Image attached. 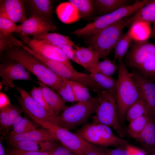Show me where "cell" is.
Masks as SVG:
<instances>
[{
	"instance_id": "cell-1",
	"label": "cell",
	"mask_w": 155,
	"mask_h": 155,
	"mask_svg": "<svg viewBox=\"0 0 155 155\" xmlns=\"http://www.w3.org/2000/svg\"><path fill=\"white\" fill-rule=\"evenodd\" d=\"M1 55L4 61L11 60L20 63L34 74L37 80L55 90L65 79L21 47L16 46L9 49Z\"/></svg>"
},
{
	"instance_id": "cell-2",
	"label": "cell",
	"mask_w": 155,
	"mask_h": 155,
	"mask_svg": "<svg viewBox=\"0 0 155 155\" xmlns=\"http://www.w3.org/2000/svg\"><path fill=\"white\" fill-rule=\"evenodd\" d=\"M118 66L115 95L118 116L122 124L129 108L142 98L132 73L128 71L122 62L119 63Z\"/></svg>"
},
{
	"instance_id": "cell-3",
	"label": "cell",
	"mask_w": 155,
	"mask_h": 155,
	"mask_svg": "<svg viewBox=\"0 0 155 155\" xmlns=\"http://www.w3.org/2000/svg\"><path fill=\"white\" fill-rule=\"evenodd\" d=\"M133 23L132 17L124 18L91 36L89 46L98 54L99 58L106 59L123 35V30Z\"/></svg>"
},
{
	"instance_id": "cell-4",
	"label": "cell",
	"mask_w": 155,
	"mask_h": 155,
	"mask_svg": "<svg viewBox=\"0 0 155 155\" xmlns=\"http://www.w3.org/2000/svg\"><path fill=\"white\" fill-rule=\"evenodd\" d=\"M98 100L92 123L106 125L115 130L120 137L125 136V131L118 113L115 93L103 90L97 94Z\"/></svg>"
},
{
	"instance_id": "cell-5",
	"label": "cell",
	"mask_w": 155,
	"mask_h": 155,
	"mask_svg": "<svg viewBox=\"0 0 155 155\" xmlns=\"http://www.w3.org/2000/svg\"><path fill=\"white\" fill-rule=\"evenodd\" d=\"M150 1L148 0L136 1L132 5L99 16L92 22L74 31L72 34L78 36H91L124 18L135 14Z\"/></svg>"
},
{
	"instance_id": "cell-6",
	"label": "cell",
	"mask_w": 155,
	"mask_h": 155,
	"mask_svg": "<svg viewBox=\"0 0 155 155\" xmlns=\"http://www.w3.org/2000/svg\"><path fill=\"white\" fill-rule=\"evenodd\" d=\"M98 100L97 96L87 101L67 106L58 116L59 126L69 130L86 124L94 113Z\"/></svg>"
},
{
	"instance_id": "cell-7",
	"label": "cell",
	"mask_w": 155,
	"mask_h": 155,
	"mask_svg": "<svg viewBox=\"0 0 155 155\" xmlns=\"http://www.w3.org/2000/svg\"><path fill=\"white\" fill-rule=\"evenodd\" d=\"M75 133L86 142L103 147H117L128 144L126 140L116 135L111 128L100 124L86 123Z\"/></svg>"
},
{
	"instance_id": "cell-8",
	"label": "cell",
	"mask_w": 155,
	"mask_h": 155,
	"mask_svg": "<svg viewBox=\"0 0 155 155\" xmlns=\"http://www.w3.org/2000/svg\"><path fill=\"white\" fill-rule=\"evenodd\" d=\"M20 94L14 95L23 112L34 122L44 121L59 125L58 117L53 114L36 102L24 89L15 85Z\"/></svg>"
},
{
	"instance_id": "cell-9",
	"label": "cell",
	"mask_w": 155,
	"mask_h": 155,
	"mask_svg": "<svg viewBox=\"0 0 155 155\" xmlns=\"http://www.w3.org/2000/svg\"><path fill=\"white\" fill-rule=\"evenodd\" d=\"M35 123L53 133L61 144L77 155H83L88 142L76 133L48 122L36 121Z\"/></svg>"
},
{
	"instance_id": "cell-10",
	"label": "cell",
	"mask_w": 155,
	"mask_h": 155,
	"mask_svg": "<svg viewBox=\"0 0 155 155\" xmlns=\"http://www.w3.org/2000/svg\"><path fill=\"white\" fill-rule=\"evenodd\" d=\"M20 34V37L22 42L34 52L46 58L61 63L71 68H73L70 60L57 46Z\"/></svg>"
},
{
	"instance_id": "cell-11",
	"label": "cell",
	"mask_w": 155,
	"mask_h": 155,
	"mask_svg": "<svg viewBox=\"0 0 155 155\" xmlns=\"http://www.w3.org/2000/svg\"><path fill=\"white\" fill-rule=\"evenodd\" d=\"M0 90L4 87L7 91L10 88H14L13 81L16 80H32L28 71L22 65L11 60H5L0 65Z\"/></svg>"
},
{
	"instance_id": "cell-12",
	"label": "cell",
	"mask_w": 155,
	"mask_h": 155,
	"mask_svg": "<svg viewBox=\"0 0 155 155\" xmlns=\"http://www.w3.org/2000/svg\"><path fill=\"white\" fill-rule=\"evenodd\" d=\"M155 55V44L146 40L136 41L129 50L127 59L129 65L138 69Z\"/></svg>"
},
{
	"instance_id": "cell-13",
	"label": "cell",
	"mask_w": 155,
	"mask_h": 155,
	"mask_svg": "<svg viewBox=\"0 0 155 155\" xmlns=\"http://www.w3.org/2000/svg\"><path fill=\"white\" fill-rule=\"evenodd\" d=\"M134 80L141 92L142 99L155 121V84L140 72L132 73Z\"/></svg>"
},
{
	"instance_id": "cell-14",
	"label": "cell",
	"mask_w": 155,
	"mask_h": 155,
	"mask_svg": "<svg viewBox=\"0 0 155 155\" xmlns=\"http://www.w3.org/2000/svg\"><path fill=\"white\" fill-rule=\"evenodd\" d=\"M19 33L23 35L33 36L55 30V26L48 19L32 15L19 25Z\"/></svg>"
},
{
	"instance_id": "cell-15",
	"label": "cell",
	"mask_w": 155,
	"mask_h": 155,
	"mask_svg": "<svg viewBox=\"0 0 155 155\" xmlns=\"http://www.w3.org/2000/svg\"><path fill=\"white\" fill-rule=\"evenodd\" d=\"M24 1L5 0L0 5V17L8 18L16 23H22L27 19L24 5Z\"/></svg>"
},
{
	"instance_id": "cell-16",
	"label": "cell",
	"mask_w": 155,
	"mask_h": 155,
	"mask_svg": "<svg viewBox=\"0 0 155 155\" xmlns=\"http://www.w3.org/2000/svg\"><path fill=\"white\" fill-rule=\"evenodd\" d=\"M7 140L9 144L22 141H30L39 142L44 141H58L55 135L43 128L35 129L24 133L18 134L10 133Z\"/></svg>"
},
{
	"instance_id": "cell-17",
	"label": "cell",
	"mask_w": 155,
	"mask_h": 155,
	"mask_svg": "<svg viewBox=\"0 0 155 155\" xmlns=\"http://www.w3.org/2000/svg\"><path fill=\"white\" fill-rule=\"evenodd\" d=\"M36 82L41 88L48 106L54 114L58 117L67 106L66 102L55 90L38 80Z\"/></svg>"
},
{
	"instance_id": "cell-18",
	"label": "cell",
	"mask_w": 155,
	"mask_h": 155,
	"mask_svg": "<svg viewBox=\"0 0 155 155\" xmlns=\"http://www.w3.org/2000/svg\"><path fill=\"white\" fill-rule=\"evenodd\" d=\"M148 121L146 127L139 136L135 138L147 152L155 150V121L148 111Z\"/></svg>"
},
{
	"instance_id": "cell-19",
	"label": "cell",
	"mask_w": 155,
	"mask_h": 155,
	"mask_svg": "<svg viewBox=\"0 0 155 155\" xmlns=\"http://www.w3.org/2000/svg\"><path fill=\"white\" fill-rule=\"evenodd\" d=\"M56 13L59 20L65 24L76 22L81 16L76 7L69 1L60 4L56 8Z\"/></svg>"
},
{
	"instance_id": "cell-20",
	"label": "cell",
	"mask_w": 155,
	"mask_h": 155,
	"mask_svg": "<svg viewBox=\"0 0 155 155\" xmlns=\"http://www.w3.org/2000/svg\"><path fill=\"white\" fill-rule=\"evenodd\" d=\"M76 57L81 66L86 70L99 61L97 53L91 47H80L75 45Z\"/></svg>"
},
{
	"instance_id": "cell-21",
	"label": "cell",
	"mask_w": 155,
	"mask_h": 155,
	"mask_svg": "<svg viewBox=\"0 0 155 155\" xmlns=\"http://www.w3.org/2000/svg\"><path fill=\"white\" fill-rule=\"evenodd\" d=\"M28 2L33 15L47 19L51 15L53 6L51 0H28Z\"/></svg>"
},
{
	"instance_id": "cell-22",
	"label": "cell",
	"mask_w": 155,
	"mask_h": 155,
	"mask_svg": "<svg viewBox=\"0 0 155 155\" xmlns=\"http://www.w3.org/2000/svg\"><path fill=\"white\" fill-rule=\"evenodd\" d=\"M114 60H111L107 59L102 61H98L88 68L86 70L90 73H98L111 76L118 69Z\"/></svg>"
},
{
	"instance_id": "cell-23",
	"label": "cell",
	"mask_w": 155,
	"mask_h": 155,
	"mask_svg": "<svg viewBox=\"0 0 155 155\" xmlns=\"http://www.w3.org/2000/svg\"><path fill=\"white\" fill-rule=\"evenodd\" d=\"M132 17L133 23L141 21L150 24L152 22H154L155 21V0H150Z\"/></svg>"
},
{
	"instance_id": "cell-24",
	"label": "cell",
	"mask_w": 155,
	"mask_h": 155,
	"mask_svg": "<svg viewBox=\"0 0 155 155\" xmlns=\"http://www.w3.org/2000/svg\"><path fill=\"white\" fill-rule=\"evenodd\" d=\"M130 1L127 0H96L94 4L99 11L104 15L113 12L129 5Z\"/></svg>"
},
{
	"instance_id": "cell-25",
	"label": "cell",
	"mask_w": 155,
	"mask_h": 155,
	"mask_svg": "<svg viewBox=\"0 0 155 155\" xmlns=\"http://www.w3.org/2000/svg\"><path fill=\"white\" fill-rule=\"evenodd\" d=\"M129 28L133 39L136 41L146 40L151 34L150 24L144 22H133Z\"/></svg>"
},
{
	"instance_id": "cell-26",
	"label": "cell",
	"mask_w": 155,
	"mask_h": 155,
	"mask_svg": "<svg viewBox=\"0 0 155 155\" xmlns=\"http://www.w3.org/2000/svg\"><path fill=\"white\" fill-rule=\"evenodd\" d=\"M90 74L102 90L115 93L117 80L111 76L100 73H93Z\"/></svg>"
},
{
	"instance_id": "cell-27",
	"label": "cell",
	"mask_w": 155,
	"mask_h": 155,
	"mask_svg": "<svg viewBox=\"0 0 155 155\" xmlns=\"http://www.w3.org/2000/svg\"><path fill=\"white\" fill-rule=\"evenodd\" d=\"M133 39L130 28L119 40L114 48V59L119 63L122 62L123 58L127 52Z\"/></svg>"
},
{
	"instance_id": "cell-28",
	"label": "cell",
	"mask_w": 155,
	"mask_h": 155,
	"mask_svg": "<svg viewBox=\"0 0 155 155\" xmlns=\"http://www.w3.org/2000/svg\"><path fill=\"white\" fill-rule=\"evenodd\" d=\"M33 38L47 42L57 43L72 46L75 45L69 36L55 33H42L33 36Z\"/></svg>"
},
{
	"instance_id": "cell-29",
	"label": "cell",
	"mask_w": 155,
	"mask_h": 155,
	"mask_svg": "<svg viewBox=\"0 0 155 155\" xmlns=\"http://www.w3.org/2000/svg\"><path fill=\"white\" fill-rule=\"evenodd\" d=\"M39 125L27 117H22L20 115L14 120L13 125V130L10 133L12 134L24 133L36 129Z\"/></svg>"
},
{
	"instance_id": "cell-30",
	"label": "cell",
	"mask_w": 155,
	"mask_h": 155,
	"mask_svg": "<svg viewBox=\"0 0 155 155\" xmlns=\"http://www.w3.org/2000/svg\"><path fill=\"white\" fill-rule=\"evenodd\" d=\"M147 106L142 99H139L128 108L125 118L129 122L137 117L146 115L148 112Z\"/></svg>"
},
{
	"instance_id": "cell-31",
	"label": "cell",
	"mask_w": 155,
	"mask_h": 155,
	"mask_svg": "<svg viewBox=\"0 0 155 155\" xmlns=\"http://www.w3.org/2000/svg\"><path fill=\"white\" fill-rule=\"evenodd\" d=\"M148 112L146 115L137 117L129 122L128 131L133 138L140 135L147 125L148 121Z\"/></svg>"
},
{
	"instance_id": "cell-32",
	"label": "cell",
	"mask_w": 155,
	"mask_h": 155,
	"mask_svg": "<svg viewBox=\"0 0 155 155\" xmlns=\"http://www.w3.org/2000/svg\"><path fill=\"white\" fill-rule=\"evenodd\" d=\"M68 81L71 86L76 102H85L92 97L90 94L88 88L86 86L77 82Z\"/></svg>"
},
{
	"instance_id": "cell-33",
	"label": "cell",
	"mask_w": 155,
	"mask_h": 155,
	"mask_svg": "<svg viewBox=\"0 0 155 155\" xmlns=\"http://www.w3.org/2000/svg\"><path fill=\"white\" fill-rule=\"evenodd\" d=\"M19 32V25L8 18L0 17V36H5L14 32Z\"/></svg>"
},
{
	"instance_id": "cell-34",
	"label": "cell",
	"mask_w": 155,
	"mask_h": 155,
	"mask_svg": "<svg viewBox=\"0 0 155 155\" xmlns=\"http://www.w3.org/2000/svg\"><path fill=\"white\" fill-rule=\"evenodd\" d=\"M66 101L76 102L73 93L68 80L64 79L55 90Z\"/></svg>"
},
{
	"instance_id": "cell-35",
	"label": "cell",
	"mask_w": 155,
	"mask_h": 155,
	"mask_svg": "<svg viewBox=\"0 0 155 155\" xmlns=\"http://www.w3.org/2000/svg\"><path fill=\"white\" fill-rule=\"evenodd\" d=\"M78 10L80 16H87L92 13L93 1L90 0H70Z\"/></svg>"
},
{
	"instance_id": "cell-36",
	"label": "cell",
	"mask_w": 155,
	"mask_h": 155,
	"mask_svg": "<svg viewBox=\"0 0 155 155\" xmlns=\"http://www.w3.org/2000/svg\"><path fill=\"white\" fill-rule=\"evenodd\" d=\"M138 69L146 78L154 81L155 80V55L144 63Z\"/></svg>"
},
{
	"instance_id": "cell-37",
	"label": "cell",
	"mask_w": 155,
	"mask_h": 155,
	"mask_svg": "<svg viewBox=\"0 0 155 155\" xmlns=\"http://www.w3.org/2000/svg\"><path fill=\"white\" fill-rule=\"evenodd\" d=\"M12 148L29 151L41 152L38 142L30 141H22L10 144Z\"/></svg>"
},
{
	"instance_id": "cell-38",
	"label": "cell",
	"mask_w": 155,
	"mask_h": 155,
	"mask_svg": "<svg viewBox=\"0 0 155 155\" xmlns=\"http://www.w3.org/2000/svg\"><path fill=\"white\" fill-rule=\"evenodd\" d=\"M18 39L12 34L5 36H0V52L2 54L6 51L18 46L17 44Z\"/></svg>"
},
{
	"instance_id": "cell-39",
	"label": "cell",
	"mask_w": 155,
	"mask_h": 155,
	"mask_svg": "<svg viewBox=\"0 0 155 155\" xmlns=\"http://www.w3.org/2000/svg\"><path fill=\"white\" fill-rule=\"evenodd\" d=\"M29 94L36 102L51 113L54 115L46 102L42 88L40 86L37 87L34 86L30 91Z\"/></svg>"
},
{
	"instance_id": "cell-40",
	"label": "cell",
	"mask_w": 155,
	"mask_h": 155,
	"mask_svg": "<svg viewBox=\"0 0 155 155\" xmlns=\"http://www.w3.org/2000/svg\"><path fill=\"white\" fill-rule=\"evenodd\" d=\"M131 146L128 143L114 149H108L103 147V149L107 155H130Z\"/></svg>"
},
{
	"instance_id": "cell-41",
	"label": "cell",
	"mask_w": 155,
	"mask_h": 155,
	"mask_svg": "<svg viewBox=\"0 0 155 155\" xmlns=\"http://www.w3.org/2000/svg\"><path fill=\"white\" fill-rule=\"evenodd\" d=\"M49 43L55 45L59 47L63 51L67 57L70 60H72L74 62L81 66V63L76 57L75 49L73 48V46L57 43L51 42Z\"/></svg>"
},
{
	"instance_id": "cell-42",
	"label": "cell",
	"mask_w": 155,
	"mask_h": 155,
	"mask_svg": "<svg viewBox=\"0 0 155 155\" xmlns=\"http://www.w3.org/2000/svg\"><path fill=\"white\" fill-rule=\"evenodd\" d=\"M9 105L0 108V129L2 130H5L10 127L9 113Z\"/></svg>"
},
{
	"instance_id": "cell-43",
	"label": "cell",
	"mask_w": 155,
	"mask_h": 155,
	"mask_svg": "<svg viewBox=\"0 0 155 155\" xmlns=\"http://www.w3.org/2000/svg\"><path fill=\"white\" fill-rule=\"evenodd\" d=\"M58 141H44L37 142L41 152L48 153L51 155L60 144Z\"/></svg>"
},
{
	"instance_id": "cell-44",
	"label": "cell",
	"mask_w": 155,
	"mask_h": 155,
	"mask_svg": "<svg viewBox=\"0 0 155 155\" xmlns=\"http://www.w3.org/2000/svg\"><path fill=\"white\" fill-rule=\"evenodd\" d=\"M103 147L93 145L88 142L83 155H105Z\"/></svg>"
},
{
	"instance_id": "cell-45",
	"label": "cell",
	"mask_w": 155,
	"mask_h": 155,
	"mask_svg": "<svg viewBox=\"0 0 155 155\" xmlns=\"http://www.w3.org/2000/svg\"><path fill=\"white\" fill-rule=\"evenodd\" d=\"M8 155H51L46 152L39 151H29L12 148Z\"/></svg>"
},
{
	"instance_id": "cell-46",
	"label": "cell",
	"mask_w": 155,
	"mask_h": 155,
	"mask_svg": "<svg viewBox=\"0 0 155 155\" xmlns=\"http://www.w3.org/2000/svg\"><path fill=\"white\" fill-rule=\"evenodd\" d=\"M51 155H77L74 152L65 147L61 144Z\"/></svg>"
},
{
	"instance_id": "cell-47",
	"label": "cell",
	"mask_w": 155,
	"mask_h": 155,
	"mask_svg": "<svg viewBox=\"0 0 155 155\" xmlns=\"http://www.w3.org/2000/svg\"><path fill=\"white\" fill-rule=\"evenodd\" d=\"M10 104V101L7 95L4 93L0 92V108L7 106Z\"/></svg>"
},
{
	"instance_id": "cell-48",
	"label": "cell",
	"mask_w": 155,
	"mask_h": 155,
	"mask_svg": "<svg viewBox=\"0 0 155 155\" xmlns=\"http://www.w3.org/2000/svg\"><path fill=\"white\" fill-rule=\"evenodd\" d=\"M130 155H147V154L144 151L131 146Z\"/></svg>"
},
{
	"instance_id": "cell-49",
	"label": "cell",
	"mask_w": 155,
	"mask_h": 155,
	"mask_svg": "<svg viewBox=\"0 0 155 155\" xmlns=\"http://www.w3.org/2000/svg\"><path fill=\"white\" fill-rule=\"evenodd\" d=\"M0 155H6L4 147L1 142H0Z\"/></svg>"
},
{
	"instance_id": "cell-50",
	"label": "cell",
	"mask_w": 155,
	"mask_h": 155,
	"mask_svg": "<svg viewBox=\"0 0 155 155\" xmlns=\"http://www.w3.org/2000/svg\"><path fill=\"white\" fill-rule=\"evenodd\" d=\"M151 36L155 38V21L153 22L152 30L151 31Z\"/></svg>"
},
{
	"instance_id": "cell-51",
	"label": "cell",
	"mask_w": 155,
	"mask_h": 155,
	"mask_svg": "<svg viewBox=\"0 0 155 155\" xmlns=\"http://www.w3.org/2000/svg\"><path fill=\"white\" fill-rule=\"evenodd\" d=\"M147 155H155V150L146 152Z\"/></svg>"
},
{
	"instance_id": "cell-52",
	"label": "cell",
	"mask_w": 155,
	"mask_h": 155,
	"mask_svg": "<svg viewBox=\"0 0 155 155\" xmlns=\"http://www.w3.org/2000/svg\"><path fill=\"white\" fill-rule=\"evenodd\" d=\"M105 155H107L105 154Z\"/></svg>"
}]
</instances>
